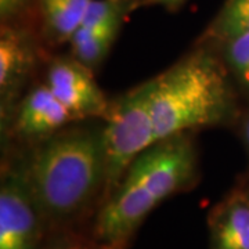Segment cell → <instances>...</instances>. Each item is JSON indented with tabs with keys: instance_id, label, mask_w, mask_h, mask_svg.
I'll list each match as a JSON object with an SVG mask.
<instances>
[{
	"instance_id": "6da1fadb",
	"label": "cell",
	"mask_w": 249,
	"mask_h": 249,
	"mask_svg": "<svg viewBox=\"0 0 249 249\" xmlns=\"http://www.w3.org/2000/svg\"><path fill=\"white\" fill-rule=\"evenodd\" d=\"M65 126L34 145L24 160L27 181L45 226L80 219L106 188L104 124Z\"/></svg>"
},
{
	"instance_id": "7a4b0ae2",
	"label": "cell",
	"mask_w": 249,
	"mask_h": 249,
	"mask_svg": "<svg viewBox=\"0 0 249 249\" xmlns=\"http://www.w3.org/2000/svg\"><path fill=\"white\" fill-rule=\"evenodd\" d=\"M198 154L191 133H180L150 145L127 168L115 191L101 204L94 238L124 248L144 219L166 198L194 186Z\"/></svg>"
},
{
	"instance_id": "3957f363",
	"label": "cell",
	"mask_w": 249,
	"mask_h": 249,
	"mask_svg": "<svg viewBox=\"0 0 249 249\" xmlns=\"http://www.w3.org/2000/svg\"><path fill=\"white\" fill-rule=\"evenodd\" d=\"M216 46L198 45L155 76L152 119L157 142L205 127L231 124L237 114V94Z\"/></svg>"
},
{
	"instance_id": "277c9868",
	"label": "cell",
	"mask_w": 249,
	"mask_h": 249,
	"mask_svg": "<svg viewBox=\"0 0 249 249\" xmlns=\"http://www.w3.org/2000/svg\"><path fill=\"white\" fill-rule=\"evenodd\" d=\"M154 88L155 78H151L109 100L103 118L106 188L101 204L115 191L130 163L157 142L152 119Z\"/></svg>"
},
{
	"instance_id": "5b68a950",
	"label": "cell",
	"mask_w": 249,
	"mask_h": 249,
	"mask_svg": "<svg viewBox=\"0 0 249 249\" xmlns=\"http://www.w3.org/2000/svg\"><path fill=\"white\" fill-rule=\"evenodd\" d=\"M45 222L27 181L24 160L7 163L0 186V249H37Z\"/></svg>"
},
{
	"instance_id": "8992f818",
	"label": "cell",
	"mask_w": 249,
	"mask_h": 249,
	"mask_svg": "<svg viewBox=\"0 0 249 249\" xmlns=\"http://www.w3.org/2000/svg\"><path fill=\"white\" fill-rule=\"evenodd\" d=\"M45 83L79 119H103L109 100L94 79V72L73 55H58L46 68Z\"/></svg>"
},
{
	"instance_id": "52a82bcc",
	"label": "cell",
	"mask_w": 249,
	"mask_h": 249,
	"mask_svg": "<svg viewBox=\"0 0 249 249\" xmlns=\"http://www.w3.org/2000/svg\"><path fill=\"white\" fill-rule=\"evenodd\" d=\"M36 60L34 39L19 24L0 28V119L7 130Z\"/></svg>"
},
{
	"instance_id": "ba28073f",
	"label": "cell",
	"mask_w": 249,
	"mask_h": 249,
	"mask_svg": "<svg viewBox=\"0 0 249 249\" xmlns=\"http://www.w3.org/2000/svg\"><path fill=\"white\" fill-rule=\"evenodd\" d=\"M76 121L82 119L73 115L43 82L18 101L6 132L19 142L35 145Z\"/></svg>"
},
{
	"instance_id": "9c48e42d",
	"label": "cell",
	"mask_w": 249,
	"mask_h": 249,
	"mask_svg": "<svg viewBox=\"0 0 249 249\" xmlns=\"http://www.w3.org/2000/svg\"><path fill=\"white\" fill-rule=\"evenodd\" d=\"M208 224L209 249H249V201L242 191L216 205Z\"/></svg>"
},
{
	"instance_id": "30bf717a",
	"label": "cell",
	"mask_w": 249,
	"mask_h": 249,
	"mask_svg": "<svg viewBox=\"0 0 249 249\" xmlns=\"http://www.w3.org/2000/svg\"><path fill=\"white\" fill-rule=\"evenodd\" d=\"M91 0H36L42 31L52 45L70 43Z\"/></svg>"
},
{
	"instance_id": "8fae6325",
	"label": "cell",
	"mask_w": 249,
	"mask_h": 249,
	"mask_svg": "<svg viewBox=\"0 0 249 249\" xmlns=\"http://www.w3.org/2000/svg\"><path fill=\"white\" fill-rule=\"evenodd\" d=\"M124 19L94 29L79 28L70 40L71 54L90 71H96L107 58L118 37Z\"/></svg>"
},
{
	"instance_id": "7c38bea8",
	"label": "cell",
	"mask_w": 249,
	"mask_h": 249,
	"mask_svg": "<svg viewBox=\"0 0 249 249\" xmlns=\"http://www.w3.org/2000/svg\"><path fill=\"white\" fill-rule=\"evenodd\" d=\"M249 34V0H226L199 40L220 42Z\"/></svg>"
},
{
	"instance_id": "4fadbf2b",
	"label": "cell",
	"mask_w": 249,
	"mask_h": 249,
	"mask_svg": "<svg viewBox=\"0 0 249 249\" xmlns=\"http://www.w3.org/2000/svg\"><path fill=\"white\" fill-rule=\"evenodd\" d=\"M212 43L220 54L235 89L249 100V34Z\"/></svg>"
},
{
	"instance_id": "5bb4252c",
	"label": "cell",
	"mask_w": 249,
	"mask_h": 249,
	"mask_svg": "<svg viewBox=\"0 0 249 249\" xmlns=\"http://www.w3.org/2000/svg\"><path fill=\"white\" fill-rule=\"evenodd\" d=\"M34 0H0L1 24H17L25 16Z\"/></svg>"
},
{
	"instance_id": "9a60e30c",
	"label": "cell",
	"mask_w": 249,
	"mask_h": 249,
	"mask_svg": "<svg viewBox=\"0 0 249 249\" xmlns=\"http://www.w3.org/2000/svg\"><path fill=\"white\" fill-rule=\"evenodd\" d=\"M45 249H121L115 247H109L103 242H100L96 238L93 240H83L76 237L70 238H61V240L54 241L53 244L47 245Z\"/></svg>"
},
{
	"instance_id": "2e32d148",
	"label": "cell",
	"mask_w": 249,
	"mask_h": 249,
	"mask_svg": "<svg viewBox=\"0 0 249 249\" xmlns=\"http://www.w3.org/2000/svg\"><path fill=\"white\" fill-rule=\"evenodd\" d=\"M145 3L148 4H158V6H163L166 9L175 10L180 7L181 4L186 3V0H147Z\"/></svg>"
},
{
	"instance_id": "e0dca14e",
	"label": "cell",
	"mask_w": 249,
	"mask_h": 249,
	"mask_svg": "<svg viewBox=\"0 0 249 249\" xmlns=\"http://www.w3.org/2000/svg\"><path fill=\"white\" fill-rule=\"evenodd\" d=\"M241 137H242V142H244L249 152V109L244 115L242 122H241Z\"/></svg>"
},
{
	"instance_id": "ac0fdd59",
	"label": "cell",
	"mask_w": 249,
	"mask_h": 249,
	"mask_svg": "<svg viewBox=\"0 0 249 249\" xmlns=\"http://www.w3.org/2000/svg\"><path fill=\"white\" fill-rule=\"evenodd\" d=\"M127 1H133V3H140L142 1V3H145L147 0H127Z\"/></svg>"
},
{
	"instance_id": "d6986e66",
	"label": "cell",
	"mask_w": 249,
	"mask_h": 249,
	"mask_svg": "<svg viewBox=\"0 0 249 249\" xmlns=\"http://www.w3.org/2000/svg\"><path fill=\"white\" fill-rule=\"evenodd\" d=\"M244 194H245V196L248 198V201H249V190H245V191H242Z\"/></svg>"
},
{
	"instance_id": "ffe728a7",
	"label": "cell",
	"mask_w": 249,
	"mask_h": 249,
	"mask_svg": "<svg viewBox=\"0 0 249 249\" xmlns=\"http://www.w3.org/2000/svg\"><path fill=\"white\" fill-rule=\"evenodd\" d=\"M121 249H124V248H121Z\"/></svg>"
}]
</instances>
